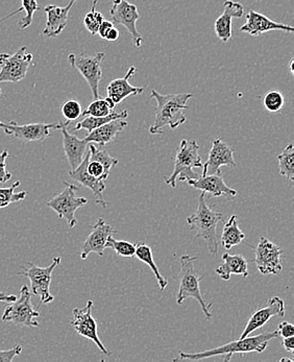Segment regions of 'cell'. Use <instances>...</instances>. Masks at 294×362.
Masks as SVG:
<instances>
[{"label": "cell", "mask_w": 294, "mask_h": 362, "mask_svg": "<svg viewBox=\"0 0 294 362\" xmlns=\"http://www.w3.org/2000/svg\"><path fill=\"white\" fill-rule=\"evenodd\" d=\"M285 315V302L282 298L274 297L269 298V304L264 308L258 309L252 313L249 317V322L245 325L242 333H241L239 339L249 337L252 332L263 328L269 320L274 317H283Z\"/></svg>", "instance_id": "obj_15"}, {"label": "cell", "mask_w": 294, "mask_h": 362, "mask_svg": "<svg viewBox=\"0 0 294 362\" xmlns=\"http://www.w3.org/2000/svg\"><path fill=\"white\" fill-rule=\"evenodd\" d=\"M94 304L92 300H88L87 305L83 309L76 308L72 311L71 326L74 330L85 339H90L98 346V348L102 351V354L110 356L111 353L105 349L104 344L100 339L98 333V322L92 317V308Z\"/></svg>", "instance_id": "obj_13"}, {"label": "cell", "mask_w": 294, "mask_h": 362, "mask_svg": "<svg viewBox=\"0 0 294 362\" xmlns=\"http://www.w3.org/2000/svg\"><path fill=\"white\" fill-rule=\"evenodd\" d=\"M17 300V297L15 295H6V293H1L0 291V302L2 303H11L15 302Z\"/></svg>", "instance_id": "obj_46"}, {"label": "cell", "mask_w": 294, "mask_h": 362, "mask_svg": "<svg viewBox=\"0 0 294 362\" xmlns=\"http://www.w3.org/2000/svg\"><path fill=\"white\" fill-rule=\"evenodd\" d=\"M69 122H62L61 131L63 135V148L65 151L66 158H67L68 163H69L70 168L76 170L84 159L86 151H87L88 144L84 139H78L76 135H72L68 131V126Z\"/></svg>", "instance_id": "obj_23"}, {"label": "cell", "mask_w": 294, "mask_h": 362, "mask_svg": "<svg viewBox=\"0 0 294 362\" xmlns=\"http://www.w3.org/2000/svg\"><path fill=\"white\" fill-rule=\"evenodd\" d=\"M119 30H118L117 28L114 26V28H111L110 32L107 33V36H105V40L111 41V42H113V41H117L118 39H119Z\"/></svg>", "instance_id": "obj_45"}, {"label": "cell", "mask_w": 294, "mask_h": 362, "mask_svg": "<svg viewBox=\"0 0 294 362\" xmlns=\"http://www.w3.org/2000/svg\"><path fill=\"white\" fill-rule=\"evenodd\" d=\"M278 337V330L273 332H263L254 337H247L243 339H238L237 341L229 342L223 346H217L212 350L204 351L199 353L180 352L179 357L175 361H203V359L211 358V357L220 356L225 355V361H230L233 355L247 354V353H263L269 346V341Z\"/></svg>", "instance_id": "obj_2"}, {"label": "cell", "mask_w": 294, "mask_h": 362, "mask_svg": "<svg viewBox=\"0 0 294 362\" xmlns=\"http://www.w3.org/2000/svg\"><path fill=\"white\" fill-rule=\"evenodd\" d=\"M127 116H129V113L126 110L122 112H115L112 111L109 115L102 116V117H94V116H86L84 119L81 120L80 122L76 124V126L74 127V131H82V129H85L88 133L93 131L94 129H98V127L102 126L104 124H107V122H111V120L114 119H127Z\"/></svg>", "instance_id": "obj_29"}, {"label": "cell", "mask_w": 294, "mask_h": 362, "mask_svg": "<svg viewBox=\"0 0 294 362\" xmlns=\"http://www.w3.org/2000/svg\"><path fill=\"white\" fill-rule=\"evenodd\" d=\"M223 264L219 265L215 273L219 278L225 281H229L232 275L242 276L243 278L249 277V263L242 255H230L225 253L221 256Z\"/></svg>", "instance_id": "obj_26"}, {"label": "cell", "mask_w": 294, "mask_h": 362, "mask_svg": "<svg viewBox=\"0 0 294 362\" xmlns=\"http://www.w3.org/2000/svg\"><path fill=\"white\" fill-rule=\"evenodd\" d=\"M8 157V151H4L0 153V184L6 183L12 179V173L6 170V159Z\"/></svg>", "instance_id": "obj_40"}, {"label": "cell", "mask_w": 294, "mask_h": 362, "mask_svg": "<svg viewBox=\"0 0 294 362\" xmlns=\"http://www.w3.org/2000/svg\"><path fill=\"white\" fill-rule=\"evenodd\" d=\"M40 313L35 310L32 303V293L28 285L21 287L19 298L15 302L11 303L2 315V322H13L21 327H30V328H38L40 327L38 317Z\"/></svg>", "instance_id": "obj_7"}, {"label": "cell", "mask_w": 294, "mask_h": 362, "mask_svg": "<svg viewBox=\"0 0 294 362\" xmlns=\"http://www.w3.org/2000/svg\"><path fill=\"white\" fill-rule=\"evenodd\" d=\"M90 151L88 149L86 151L84 159H83L82 163L76 168L69 171V175L71 179L74 181L78 182L81 186L89 188L93 194L95 195V203L98 205L102 206V208H107V203L105 201L104 195L102 192L105 189V184L102 180L96 179V177H92L87 170V164L89 161Z\"/></svg>", "instance_id": "obj_19"}, {"label": "cell", "mask_w": 294, "mask_h": 362, "mask_svg": "<svg viewBox=\"0 0 294 362\" xmlns=\"http://www.w3.org/2000/svg\"><path fill=\"white\" fill-rule=\"evenodd\" d=\"M87 170L92 177L102 180V181H105L109 177V175L105 173L104 165L100 162L96 161V160H91L90 158L87 164Z\"/></svg>", "instance_id": "obj_39"}, {"label": "cell", "mask_w": 294, "mask_h": 362, "mask_svg": "<svg viewBox=\"0 0 294 362\" xmlns=\"http://www.w3.org/2000/svg\"><path fill=\"white\" fill-rule=\"evenodd\" d=\"M114 28V23L112 21H105L100 23V28H98V35H100V38L105 39L107 33L110 32L111 28Z\"/></svg>", "instance_id": "obj_43"}, {"label": "cell", "mask_w": 294, "mask_h": 362, "mask_svg": "<svg viewBox=\"0 0 294 362\" xmlns=\"http://www.w3.org/2000/svg\"><path fill=\"white\" fill-rule=\"evenodd\" d=\"M62 122L60 124H18L17 122H11L8 124L0 122V129L8 136H13L21 141L35 142L43 141L50 136V129H60Z\"/></svg>", "instance_id": "obj_14"}, {"label": "cell", "mask_w": 294, "mask_h": 362, "mask_svg": "<svg viewBox=\"0 0 294 362\" xmlns=\"http://www.w3.org/2000/svg\"><path fill=\"white\" fill-rule=\"evenodd\" d=\"M20 186V182H15L10 187L0 188V209L8 207L11 204L25 199L28 192H20L15 193V189Z\"/></svg>", "instance_id": "obj_34"}, {"label": "cell", "mask_w": 294, "mask_h": 362, "mask_svg": "<svg viewBox=\"0 0 294 362\" xmlns=\"http://www.w3.org/2000/svg\"><path fill=\"white\" fill-rule=\"evenodd\" d=\"M37 11H39V6L37 0H22L21 8H17L16 11L11 13L8 16L2 18L1 21H0V23L6 21V19L11 18V17L14 16L17 13L23 12L24 16L23 18L21 19L20 22H19V26H20L22 30H25V28H28V26L33 23V21H34V15Z\"/></svg>", "instance_id": "obj_31"}, {"label": "cell", "mask_w": 294, "mask_h": 362, "mask_svg": "<svg viewBox=\"0 0 294 362\" xmlns=\"http://www.w3.org/2000/svg\"><path fill=\"white\" fill-rule=\"evenodd\" d=\"M116 107L115 103L110 98H98L93 100V102L90 103L89 106L86 107L83 111L82 116H94V117H102V116L109 115L114 107Z\"/></svg>", "instance_id": "obj_32"}, {"label": "cell", "mask_w": 294, "mask_h": 362, "mask_svg": "<svg viewBox=\"0 0 294 362\" xmlns=\"http://www.w3.org/2000/svg\"><path fill=\"white\" fill-rule=\"evenodd\" d=\"M22 352L20 344H16L14 348L8 351L0 350V362H12L15 357L19 356Z\"/></svg>", "instance_id": "obj_41"}, {"label": "cell", "mask_w": 294, "mask_h": 362, "mask_svg": "<svg viewBox=\"0 0 294 362\" xmlns=\"http://www.w3.org/2000/svg\"><path fill=\"white\" fill-rule=\"evenodd\" d=\"M105 59L104 52H98L94 54H74L68 56V61L72 67L84 76L88 85L91 88L92 95L94 100L100 98V84L102 78V61Z\"/></svg>", "instance_id": "obj_10"}, {"label": "cell", "mask_w": 294, "mask_h": 362, "mask_svg": "<svg viewBox=\"0 0 294 362\" xmlns=\"http://www.w3.org/2000/svg\"><path fill=\"white\" fill-rule=\"evenodd\" d=\"M278 162V173L281 175L294 181V146L289 144L282 153L276 157Z\"/></svg>", "instance_id": "obj_30"}, {"label": "cell", "mask_w": 294, "mask_h": 362, "mask_svg": "<svg viewBox=\"0 0 294 362\" xmlns=\"http://www.w3.org/2000/svg\"><path fill=\"white\" fill-rule=\"evenodd\" d=\"M61 257H54L52 264L46 267H39L33 262H26L22 265L18 276L28 277L30 282V291L33 295L40 298V305H47L54 302V297L50 293V283L52 273L60 265Z\"/></svg>", "instance_id": "obj_6"}, {"label": "cell", "mask_w": 294, "mask_h": 362, "mask_svg": "<svg viewBox=\"0 0 294 362\" xmlns=\"http://www.w3.org/2000/svg\"><path fill=\"white\" fill-rule=\"evenodd\" d=\"M220 212L211 209L206 203V193L201 192L199 197V206L196 211L187 218L191 230L196 231V238L203 239L208 250L213 256L218 253V239H217V225L223 221Z\"/></svg>", "instance_id": "obj_3"}, {"label": "cell", "mask_w": 294, "mask_h": 362, "mask_svg": "<svg viewBox=\"0 0 294 362\" xmlns=\"http://www.w3.org/2000/svg\"><path fill=\"white\" fill-rule=\"evenodd\" d=\"M64 184L66 185L65 189L48 201L47 206L58 214L59 218L66 219L69 228L74 229L78 225L76 212L80 208L87 205L88 199L85 197H76V192L80 189V186L69 184L67 182H64Z\"/></svg>", "instance_id": "obj_8"}, {"label": "cell", "mask_w": 294, "mask_h": 362, "mask_svg": "<svg viewBox=\"0 0 294 362\" xmlns=\"http://www.w3.org/2000/svg\"><path fill=\"white\" fill-rule=\"evenodd\" d=\"M263 105H264L265 109L271 113H280L285 106L284 95L276 90L267 92L263 98Z\"/></svg>", "instance_id": "obj_37"}, {"label": "cell", "mask_w": 294, "mask_h": 362, "mask_svg": "<svg viewBox=\"0 0 294 362\" xmlns=\"http://www.w3.org/2000/svg\"><path fill=\"white\" fill-rule=\"evenodd\" d=\"M34 65V56L22 46L13 54H0V83L20 82Z\"/></svg>", "instance_id": "obj_9"}, {"label": "cell", "mask_w": 294, "mask_h": 362, "mask_svg": "<svg viewBox=\"0 0 294 362\" xmlns=\"http://www.w3.org/2000/svg\"><path fill=\"white\" fill-rule=\"evenodd\" d=\"M199 151V146L196 140H182L175 156L172 173L164 177V181L167 185L171 188H175L177 180L185 182L201 177V175L192 170L193 168H203V162Z\"/></svg>", "instance_id": "obj_5"}, {"label": "cell", "mask_w": 294, "mask_h": 362, "mask_svg": "<svg viewBox=\"0 0 294 362\" xmlns=\"http://www.w3.org/2000/svg\"><path fill=\"white\" fill-rule=\"evenodd\" d=\"M110 16L112 22L115 24H122L131 34L134 45L140 47L143 42L140 33L137 30V21L140 15L138 8L135 4H131L127 0H113V6L110 10Z\"/></svg>", "instance_id": "obj_12"}, {"label": "cell", "mask_w": 294, "mask_h": 362, "mask_svg": "<svg viewBox=\"0 0 294 362\" xmlns=\"http://www.w3.org/2000/svg\"><path fill=\"white\" fill-rule=\"evenodd\" d=\"M240 30L251 35V36L258 37L265 33L273 32V30L293 33L294 28L293 26L271 21L269 17L257 12V11H249L247 15V22L241 26Z\"/></svg>", "instance_id": "obj_18"}, {"label": "cell", "mask_w": 294, "mask_h": 362, "mask_svg": "<svg viewBox=\"0 0 294 362\" xmlns=\"http://www.w3.org/2000/svg\"><path fill=\"white\" fill-rule=\"evenodd\" d=\"M118 233L117 230L114 229L112 226L105 223L102 218H98L95 225L91 227V233L88 235L84 245H83L81 259L86 260L91 253L98 254V256H104L105 250L107 249L105 243L110 236Z\"/></svg>", "instance_id": "obj_16"}, {"label": "cell", "mask_w": 294, "mask_h": 362, "mask_svg": "<svg viewBox=\"0 0 294 362\" xmlns=\"http://www.w3.org/2000/svg\"><path fill=\"white\" fill-rule=\"evenodd\" d=\"M96 6H98V0H94L91 10H90L89 13L86 14L84 18L86 30H87L92 36L98 35L100 23L105 21L104 15H102V13L98 12V11H96Z\"/></svg>", "instance_id": "obj_35"}, {"label": "cell", "mask_w": 294, "mask_h": 362, "mask_svg": "<svg viewBox=\"0 0 294 362\" xmlns=\"http://www.w3.org/2000/svg\"><path fill=\"white\" fill-rule=\"evenodd\" d=\"M293 65H294V60L293 59V60L290 61V64H289V69H290V72H291V74H293V76H294V67H293Z\"/></svg>", "instance_id": "obj_47"}, {"label": "cell", "mask_w": 294, "mask_h": 362, "mask_svg": "<svg viewBox=\"0 0 294 362\" xmlns=\"http://www.w3.org/2000/svg\"><path fill=\"white\" fill-rule=\"evenodd\" d=\"M135 256L137 257L139 260H141L142 262L146 263V264L151 267L153 275H155V279H157L160 289H161V291H165V288L168 285V280L161 275V272H160L159 267H157L155 260H153L151 247L147 245L146 241H139V243L136 245Z\"/></svg>", "instance_id": "obj_27"}, {"label": "cell", "mask_w": 294, "mask_h": 362, "mask_svg": "<svg viewBox=\"0 0 294 362\" xmlns=\"http://www.w3.org/2000/svg\"><path fill=\"white\" fill-rule=\"evenodd\" d=\"M137 68L131 66L124 78H116L107 85V98H111L115 105L122 104L129 96L139 95V94L143 93V87H135V86L129 84V78L137 72Z\"/></svg>", "instance_id": "obj_24"}, {"label": "cell", "mask_w": 294, "mask_h": 362, "mask_svg": "<svg viewBox=\"0 0 294 362\" xmlns=\"http://www.w3.org/2000/svg\"><path fill=\"white\" fill-rule=\"evenodd\" d=\"M76 2V0H70L66 6H58L56 4L46 6L44 8V12L47 15V21H46L43 35L48 38L58 37L67 26L70 10Z\"/></svg>", "instance_id": "obj_22"}, {"label": "cell", "mask_w": 294, "mask_h": 362, "mask_svg": "<svg viewBox=\"0 0 294 362\" xmlns=\"http://www.w3.org/2000/svg\"><path fill=\"white\" fill-rule=\"evenodd\" d=\"M90 159L96 160L104 165L105 173L110 175L111 170L118 164V160L112 157L105 146L96 148L94 144H89Z\"/></svg>", "instance_id": "obj_33"}, {"label": "cell", "mask_w": 294, "mask_h": 362, "mask_svg": "<svg viewBox=\"0 0 294 362\" xmlns=\"http://www.w3.org/2000/svg\"><path fill=\"white\" fill-rule=\"evenodd\" d=\"M245 14V8L240 2L225 0L223 2V12L214 23V30L218 39L223 42H229L232 39V19L241 18Z\"/></svg>", "instance_id": "obj_21"}, {"label": "cell", "mask_w": 294, "mask_h": 362, "mask_svg": "<svg viewBox=\"0 0 294 362\" xmlns=\"http://www.w3.org/2000/svg\"><path fill=\"white\" fill-rule=\"evenodd\" d=\"M83 109L80 103L76 100H69L64 103L62 114L66 122H76L82 116Z\"/></svg>", "instance_id": "obj_38"}, {"label": "cell", "mask_w": 294, "mask_h": 362, "mask_svg": "<svg viewBox=\"0 0 294 362\" xmlns=\"http://www.w3.org/2000/svg\"><path fill=\"white\" fill-rule=\"evenodd\" d=\"M254 253V263L262 275H278L282 272L283 251L273 241L266 237H261Z\"/></svg>", "instance_id": "obj_11"}, {"label": "cell", "mask_w": 294, "mask_h": 362, "mask_svg": "<svg viewBox=\"0 0 294 362\" xmlns=\"http://www.w3.org/2000/svg\"><path fill=\"white\" fill-rule=\"evenodd\" d=\"M126 119H114L102 126L94 129L85 138L88 144H98L100 146H105L113 142L119 134L127 127Z\"/></svg>", "instance_id": "obj_25"}, {"label": "cell", "mask_w": 294, "mask_h": 362, "mask_svg": "<svg viewBox=\"0 0 294 362\" xmlns=\"http://www.w3.org/2000/svg\"><path fill=\"white\" fill-rule=\"evenodd\" d=\"M0 98H4V95H2V91H1V89H0Z\"/></svg>", "instance_id": "obj_49"}, {"label": "cell", "mask_w": 294, "mask_h": 362, "mask_svg": "<svg viewBox=\"0 0 294 362\" xmlns=\"http://www.w3.org/2000/svg\"><path fill=\"white\" fill-rule=\"evenodd\" d=\"M221 166L236 168L237 164L234 159V149L230 148L220 138H216L213 140L207 161L203 164L204 170L201 175L221 173Z\"/></svg>", "instance_id": "obj_17"}, {"label": "cell", "mask_w": 294, "mask_h": 362, "mask_svg": "<svg viewBox=\"0 0 294 362\" xmlns=\"http://www.w3.org/2000/svg\"><path fill=\"white\" fill-rule=\"evenodd\" d=\"M283 346L288 352L294 353V337H285L283 339Z\"/></svg>", "instance_id": "obj_44"}, {"label": "cell", "mask_w": 294, "mask_h": 362, "mask_svg": "<svg viewBox=\"0 0 294 362\" xmlns=\"http://www.w3.org/2000/svg\"><path fill=\"white\" fill-rule=\"evenodd\" d=\"M105 247L114 250V252L119 256L127 257V258L135 256L136 245L126 240H116L113 236L107 238Z\"/></svg>", "instance_id": "obj_36"}, {"label": "cell", "mask_w": 294, "mask_h": 362, "mask_svg": "<svg viewBox=\"0 0 294 362\" xmlns=\"http://www.w3.org/2000/svg\"><path fill=\"white\" fill-rule=\"evenodd\" d=\"M245 238V234L241 231L238 225V216L232 215L229 221L225 223L221 234V243L225 250H231L232 247H236L239 243H242Z\"/></svg>", "instance_id": "obj_28"}, {"label": "cell", "mask_w": 294, "mask_h": 362, "mask_svg": "<svg viewBox=\"0 0 294 362\" xmlns=\"http://www.w3.org/2000/svg\"><path fill=\"white\" fill-rule=\"evenodd\" d=\"M276 330H278V337H283V339H285V337H294V326L291 322H281Z\"/></svg>", "instance_id": "obj_42"}, {"label": "cell", "mask_w": 294, "mask_h": 362, "mask_svg": "<svg viewBox=\"0 0 294 362\" xmlns=\"http://www.w3.org/2000/svg\"><path fill=\"white\" fill-rule=\"evenodd\" d=\"M188 185L195 189L201 190L209 197H236L237 192L225 183L223 173H218L215 175H201L199 179L187 180Z\"/></svg>", "instance_id": "obj_20"}, {"label": "cell", "mask_w": 294, "mask_h": 362, "mask_svg": "<svg viewBox=\"0 0 294 362\" xmlns=\"http://www.w3.org/2000/svg\"><path fill=\"white\" fill-rule=\"evenodd\" d=\"M282 361L293 362V359L282 358V359H281L280 362H282Z\"/></svg>", "instance_id": "obj_48"}, {"label": "cell", "mask_w": 294, "mask_h": 362, "mask_svg": "<svg viewBox=\"0 0 294 362\" xmlns=\"http://www.w3.org/2000/svg\"><path fill=\"white\" fill-rule=\"evenodd\" d=\"M197 259L199 258L196 256L190 255H183L180 258L181 271L177 275L180 285L177 296V304L182 305L187 298H194L201 305V310L207 320H211L213 317L212 313H211L212 304H208L201 295V285L199 284H201L203 277L197 273L194 267V262Z\"/></svg>", "instance_id": "obj_4"}, {"label": "cell", "mask_w": 294, "mask_h": 362, "mask_svg": "<svg viewBox=\"0 0 294 362\" xmlns=\"http://www.w3.org/2000/svg\"><path fill=\"white\" fill-rule=\"evenodd\" d=\"M192 93L163 94L155 90H151V98L155 100V119L149 128L151 135H162L164 127L177 129L186 122V110L188 100L192 98Z\"/></svg>", "instance_id": "obj_1"}]
</instances>
